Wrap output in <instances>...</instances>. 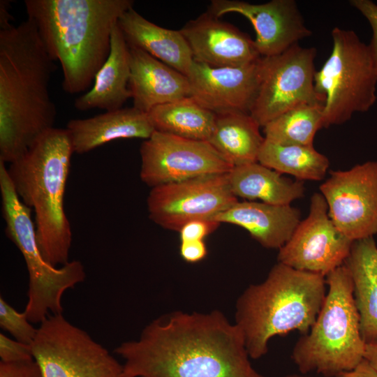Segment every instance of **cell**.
I'll use <instances>...</instances> for the list:
<instances>
[{"instance_id": "23", "label": "cell", "mask_w": 377, "mask_h": 377, "mask_svg": "<svg viewBox=\"0 0 377 377\" xmlns=\"http://www.w3.org/2000/svg\"><path fill=\"white\" fill-rule=\"evenodd\" d=\"M343 265L352 279L362 338L366 343L377 342V245L374 237L353 242Z\"/></svg>"}, {"instance_id": "9", "label": "cell", "mask_w": 377, "mask_h": 377, "mask_svg": "<svg viewBox=\"0 0 377 377\" xmlns=\"http://www.w3.org/2000/svg\"><path fill=\"white\" fill-rule=\"evenodd\" d=\"M31 347L43 377H127L123 364L62 313L40 324Z\"/></svg>"}, {"instance_id": "32", "label": "cell", "mask_w": 377, "mask_h": 377, "mask_svg": "<svg viewBox=\"0 0 377 377\" xmlns=\"http://www.w3.org/2000/svg\"><path fill=\"white\" fill-rule=\"evenodd\" d=\"M0 377H43L41 369L34 359L4 362H0Z\"/></svg>"}, {"instance_id": "10", "label": "cell", "mask_w": 377, "mask_h": 377, "mask_svg": "<svg viewBox=\"0 0 377 377\" xmlns=\"http://www.w3.org/2000/svg\"><path fill=\"white\" fill-rule=\"evenodd\" d=\"M315 47L296 43L282 53L261 57L258 93L250 114L263 127L302 104L325 103L315 89Z\"/></svg>"}, {"instance_id": "36", "label": "cell", "mask_w": 377, "mask_h": 377, "mask_svg": "<svg viewBox=\"0 0 377 377\" xmlns=\"http://www.w3.org/2000/svg\"><path fill=\"white\" fill-rule=\"evenodd\" d=\"M10 1L1 0L0 1V27L1 29H6L10 28L13 24H11L12 16L10 13Z\"/></svg>"}, {"instance_id": "16", "label": "cell", "mask_w": 377, "mask_h": 377, "mask_svg": "<svg viewBox=\"0 0 377 377\" xmlns=\"http://www.w3.org/2000/svg\"><path fill=\"white\" fill-rule=\"evenodd\" d=\"M207 12L216 17L237 13L248 19L255 29L254 44L261 57L279 54L311 34L293 0H272L260 4L212 0Z\"/></svg>"}, {"instance_id": "31", "label": "cell", "mask_w": 377, "mask_h": 377, "mask_svg": "<svg viewBox=\"0 0 377 377\" xmlns=\"http://www.w3.org/2000/svg\"><path fill=\"white\" fill-rule=\"evenodd\" d=\"M350 3L369 22L372 38L369 47L377 71V4L370 0H351Z\"/></svg>"}, {"instance_id": "34", "label": "cell", "mask_w": 377, "mask_h": 377, "mask_svg": "<svg viewBox=\"0 0 377 377\" xmlns=\"http://www.w3.org/2000/svg\"><path fill=\"white\" fill-rule=\"evenodd\" d=\"M179 253L184 260L194 263L205 258L207 249L204 240L184 241L181 242Z\"/></svg>"}, {"instance_id": "21", "label": "cell", "mask_w": 377, "mask_h": 377, "mask_svg": "<svg viewBox=\"0 0 377 377\" xmlns=\"http://www.w3.org/2000/svg\"><path fill=\"white\" fill-rule=\"evenodd\" d=\"M129 46L117 24L112 31L110 54L96 75L91 87L75 100V108L80 111L122 108L131 98Z\"/></svg>"}, {"instance_id": "18", "label": "cell", "mask_w": 377, "mask_h": 377, "mask_svg": "<svg viewBox=\"0 0 377 377\" xmlns=\"http://www.w3.org/2000/svg\"><path fill=\"white\" fill-rule=\"evenodd\" d=\"M128 88L133 107L144 112L154 108L191 96L186 75L152 57L129 47Z\"/></svg>"}, {"instance_id": "8", "label": "cell", "mask_w": 377, "mask_h": 377, "mask_svg": "<svg viewBox=\"0 0 377 377\" xmlns=\"http://www.w3.org/2000/svg\"><path fill=\"white\" fill-rule=\"evenodd\" d=\"M332 38V52L314 78L316 91L325 98L323 127L368 111L377 99V71L369 45L353 30L335 27Z\"/></svg>"}, {"instance_id": "28", "label": "cell", "mask_w": 377, "mask_h": 377, "mask_svg": "<svg viewBox=\"0 0 377 377\" xmlns=\"http://www.w3.org/2000/svg\"><path fill=\"white\" fill-rule=\"evenodd\" d=\"M320 103L295 107L263 126L265 140L282 145L313 146L316 132L323 127Z\"/></svg>"}, {"instance_id": "19", "label": "cell", "mask_w": 377, "mask_h": 377, "mask_svg": "<svg viewBox=\"0 0 377 377\" xmlns=\"http://www.w3.org/2000/svg\"><path fill=\"white\" fill-rule=\"evenodd\" d=\"M66 129L73 153L83 154L118 139H148L155 131L148 114L133 106L86 119H71Z\"/></svg>"}, {"instance_id": "7", "label": "cell", "mask_w": 377, "mask_h": 377, "mask_svg": "<svg viewBox=\"0 0 377 377\" xmlns=\"http://www.w3.org/2000/svg\"><path fill=\"white\" fill-rule=\"evenodd\" d=\"M0 192L6 235L18 248L29 273L28 301L24 312L31 323H41L51 314L63 311L61 297L86 277L79 260L57 267L43 258L38 247L31 209L17 195L6 163L0 161Z\"/></svg>"}, {"instance_id": "12", "label": "cell", "mask_w": 377, "mask_h": 377, "mask_svg": "<svg viewBox=\"0 0 377 377\" xmlns=\"http://www.w3.org/2000/svg\"><path fill=\"white\" fill-rule=\"evenodd\" d=\"M228 174L200 177L151 188L147 199L149 219L168 230L179 231L195 220H212L238 199Z\"/></svg>"}, {"instance_id": "6", "label": "cell", "mask_w": 377, "mask_h": 377, "mask_svg": "<svg viewBox=\"0 0 377 377\" xmlns=\"http://www.w3.org/2000/svg\"><path fill=\"white\" fill-rule=\"evenodd\" d=\"M328 292L309 332L295 344L291 357L303 374L335 377L362 359L366 343L353 297V284L343 265L326 276Z\"/></svg>"}, {"instance_id": "22", "label": "cell", "mask_w": 377, "mask_h": 377, "mask_svg": "<svg viewBox=\"0 0 377 377\" xmlns=\"http://www.w3.org/2000/svg\"><path fill=\"white\" fill-rule=\"evenodd\" d=\"M117 24L129 47L140 49L186 75L193 57L179 30L161 27L133 7L122 14Z\"/></svg>"}, {"instance_id": "20", "label": "cell", "mask_w": 377, "mask_h": 377, "mask_svg": "<svg viewBox=\"0 0 377 377\" xmlns=\"http://www.w3.org/2000/svg\"><path fill=\"white\" fill-rule=\"evenodd\" d=\"M300 216V211L290 205L237 201L212 221L242 227L264 247L279 249L290 238Z\"/></svg>"}, {"instance_id": "27", "label": "cell", "mask_w": 377, "mask_h": 377, "mask_svg": "<svg viewBox=\"0 0 377 377\" xmlns=\"http://www.w3.org/2000/svg\"><path fill=\"white\" fill-rule=\"evenodd\" d=\"M258 162L281 174L294 176L297 179H323L330 165L329 159L317 151L313 146L282 145L265 140Z\"/></svg>"}, {"instance_id": "11", "label": "cell", "mask_w": 377, "mask_h": 377, "mask_svg": "<svg viewBox=\"0 0 377 377\" xmlns=\"http://www.w3.org/2000/svg\"><path fill=\"white\" fill-rule=\"evenodd\" d=\"M141 180L151 188L207 175L228 174L233 168L207 141L155 131L140 149Z\"/></svg>"}, {"instance_id": "35", "label": "cell", "mask_w": 377, "mask_h": 377, "mask_svg": "<svg viewBox=\"0 0 377 377\" xmlns=\"http://www.w3.org/2000/svg\"><path fill=\"white\" fill-rule=\"evenodd\" d=\"M335 377H377V369L363 358L353 369Z\"/></svg>"}, {"instance_id": "13", "label": "cell", "mask_w": 377, "mask_h": 377, "mask_svg": "<svg viewBox=\"0 0 377 377\" xmlns=\"http://www.w3.org/2000/svg\"><path fill=\"white\" fill-rule=\"evenodd\" d=\"M319 188L330 218L348 239L355 242L377 234L376 161L332 170Z\"/></svg>"}, {"instance_id": "33", "label": "cell", "mask_w": 377, "mask_h": 377, "mask_svg": "<svg viewBox=\"0 0 377 377\" xmlns=\"http://www.w3.org/2000/svg\"><path fill=\"white\" fill-rule=\"evenodd\" d=\"M220 223L212 220H195L186 223L179 230L181 242L204 240V239L213 232L219 226Z\"/></svg>"}, {"instance_id": "2", "label": "cell", "mask_w": 377, "mask_h": 377, "mask_svg": "<svg viewBox=\"0 0 377 377\" xmlns=\"http://www.w3.org/2000/svg\"><path fill=\"white\" fill-rule=\"evenodd\" d=\"M29 18L0 30V161L11 163L54 127L50 94L56 70Z\"/></svg>"}, {"instance_id": "3", "label": "cell", "mask_w": 377, "mask_h": 377, "mask_svg": "<svg viewBox=\"0 0 377 377\" xmlns=\"http://www.w3.org/2000/svg\"><path fill=\"white\" fill-rule=\"evenodd\" d=\"M132 0H25L50 57L59 61L62 89L70 94L92 86L108 59L113 28Z\"/></svg>"}, {"instance_id": "17", "label": "cell", "mask_w": 377, "mask_h": 377, "mask_svg": "<svg viewBox=\"0 0 377 377\" xmlns=\"http://www.w3.org/2000/svg\"><path fill=\"white\" fill-rule=\"evenodd\" d=\"M179 31L193 59L210 66H242L262 57L246 34L208 12L187 22Z\"/></svg>"}, {"instance_id": "26", "label": "cell", "mask_w": 377, "mask_h": 377, "mask_svg": "<svg viewBox=\"0 0 377 377\" xmlns=\"http://www.w3.org/2000/svg\"><path fill=\"white\" fill-rule=\"evenodd\" d=\"M147 114L155 131L199 141H208L216 118L191 96L158 105Z\"/></svg>"}, {"instance_id": "25", "label": "cell", "mask_w": 377, "mask_h": 377, "mask_svg": "<svg viewBox=\"0 0 377 377\" xmlns=\"http://www.w3.org/2000/svg\"><path fill=\"white\" fill-rule=\"evenodd\" d=\"M249 113L216 114L208 142L233 167L258 162L265 138Z\"/></svg>"}, {"instance_id": "38", "label": "cell", "mask_w": 377, "mask_h": 377, "mask_svg": "<svg viewBox=\"0 0 377 377\" xmlns=\"http://www.w3.org/2000/svg\"><path fill=\"white\" fill-rule=\"evenodd\" d=\"M286 377H311V376H306L304 375L292 374V375H288Z\"/></svg>"}, {"instance_id": "14", "label": "cell", "mask_w": 377, "mask_h": 377, "mask_svg": "<svg viewBox=\"0 0 377 377\" xmlns=\"http://www.w3.org/2000/svg\"><path fill=\"white\" fill-rule=\"evenodd\" d=\"M353 242L334 225L320 193H315L308 216L301 221L288 241L279 249L278 263L297 270L326 276L343 265Z\"/></svg>"}, {"instance_id": "15", "label": "cell", "mask_w": 377, "mask_h": 377, "mask_svg": "<svg viewBox=\"0 0 377 377\" xmlns=\"http://www.w3.org/2000/svg\"><path fill=\"white\" fill-rule=\"evenodd\" d=\"M261 76V57L237 67H213L193 59L186 77L191 97L216 114H250Z\"/></svg>"}, {"instance_id": "37", "label": "cell", "mask_w": 377, "mask_h": 377, "mask_svg": "<svg viewBox=\"0 0 377 377\" xmlns=\"http://www.w3.org/2000/svg\"><path fill=\"white\" fill-rule=\"evenodd\" d=\"M364 358L377 369V342L366 343Z\"/></svg>"}, {"instance_id": "29", "label": "cell", "mask_w": 377, "mask_h": 377, "mask_svg": "<svg viewBox=\"0 0 377 377\" xmlns=\"http://www.w3.org/2000/svg\"><path fill=\"white\" fill-rule=\"evenodd\" d=\"M0 326L15 340L31 345L38 331L28 320L26 313L18 312L0 297Z\"/></svg>"}, {"instance_id": "5", "label": "cell", "mask_w": 377, "mask_h": 377, "mask_svg": "<svg viewBox=\"0 0 377 377\" xmlns=\"http://www.w3.org/2000/svg\"><path fill=\"white\" fill-rule=\"evenodd\" d=\"M325 276L278 263L261 283L250 285L236 304L235 323L251 359L268 351L269 340L297 330L306 334L326 296Z\"/></svg>"}, {"instance_id": "4", "label": "cell", "mask_w": 377, "mask_h": 377, "mask_svg": "<svg viewBox=\"0 0 377 377\" xmlns=\"http://www.w3.org/2000/svg\"><path fill=\"white\" fill-rule=\"evenodd\" d=\"M73 154L67 130L54 127L7 167L17 195L34 211L40 252L54 267L69 262L72 231L64 195Z\"/></svg>"}, {"instance_id": "24", "label": "cell", "mask_w": 377, "mask_h": 377, "mask_svg": "<svg viewBox=\"0 0 377 377\" xmlns=\"http://www.w3.org/2000/svg\"><path fill=\"white\" fill-rule=\"evenodd\" d=\"M227 175L230 189L237 198L290 205L304 193L302 182L283 177L258 162L233 167Z\"/></svg>"}, {"instance_id": "1", "label": "cell", "mask_w": 377, "mask_h": 377, "mask_svg": "<svg viewBox=\"0 0 377 377\" xmlns=\"http://www.w3.org/2000/svg\"><path fill=\"white\" fill-rule=\"evenodd\" d=\"M114 353L127 377H263L241 330L219 311L161 316Z\"/></svg>"}, {"instance_id": "30", "label": "cell", "mask_w": 377, "mask_h": 377, "mask_svg": "<svg viewBox=\"0 0 377 377\" xmlns=\"http://www.w3.org/2000/svg\"><path fill=\"white\" fill-rule=\"evenodd\" d=\"M0 358L1 362H13L34 359L31 347L0 334Z\"/></svg>"}]
</instances>
